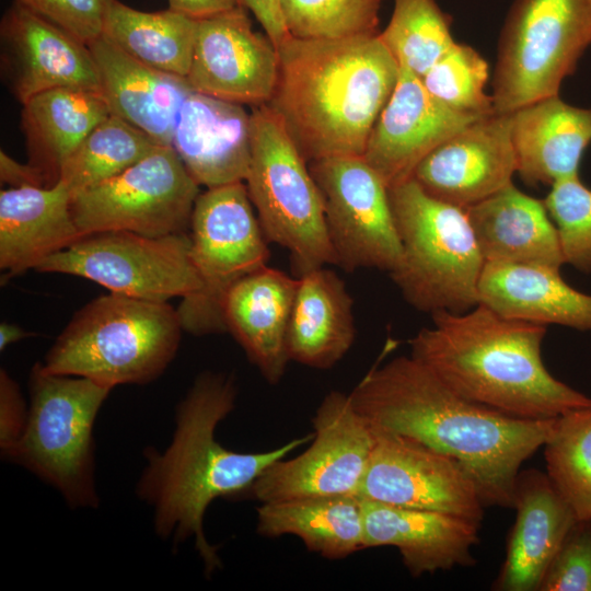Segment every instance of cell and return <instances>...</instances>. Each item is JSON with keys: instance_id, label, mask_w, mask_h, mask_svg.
<instances>
[{"instance_id": "6da1fadb", "label": "cell", "mask_w": 591, "mask_h": 591, "mask_svg": "<svg viewBox=\"0 0 591 591\" xmlns=\"http://www.w3.org/2000/svg\"><path fill=\"white\" fill-rule=\"evenodd\" d=\"M373 428L454 459L485 507L513 508L522 464L544 445L555 419L511 417L456 394L412 356L371 369L349 393Z\"/></svg>"}, {"instance_id": "7a4b0ae2", "label": "cell", "mask_w": 591, "mask_h": 591, "mask_svg": "<svg viewBox=\"0 0 591 591\" xmlns=\"http://www.w3.org/2000/svg\"><path fill=\"white\" fill-rule=\"evenodd\" d=\"M236 396L232 375L200 373L176 407L171 443L163 452L144 450L147 465L136 487L153 509L155 533L174 544L193 538L207 576L222 567L218 548L204 531L209 505L247 491L267 467L313 437L294 438L265 452L228 450L216 439V430L235 408Z\"/></svg>"}, {"instance_id": "3957f363", "label": "cell", "mask_w": 591, "mask_h": 591, "mask_svg": "<svg viewBox=\"0 0 591 591\" xmlns=\"http://www.w3.org/2000/svg\"><path fill=\"white\" fill-rule=\"evenodd\" d=\"M410 340V356L462 397L529 420L557 418L591 398L546 369V325L503 316L478 303L431 314Z\"/></svg>"}, {"instance_id": "277c9868", "label": "cell", "mask_w": 591, "mask_h": 591, "mask_svg": "<svg viewBox=\"0 0 591 591\" xmlns=\"http://www.w3.org/2000/svg\"><path fill=\"white\" fill-rule=\"evenodd\" d=\"M277 49L279 76L267 106L304 159L362 155L399 76L379 36H289Z\"/></svg>"}, {"instance_id": "5b68a950", "label": "cell", "mask_w": 591, "mask_h": 591, "mask_svg": "<svg viewBox=\"0 0 591 591\" xmlns=\"http://www.w3.org/2000/svg\"><path fill=\"white\" fill-rule=\"evenodd\" d=\"M183 332L176 309L167 302L109 292L73 314L42 364L51 373L111 389L147 384L171 364Z\"/></svg>"}, {"instance_id": "8992f818", "label": "cell", "mask_w": 591, "mask_h": 591, "mask_svg": "<svg viewBox=\"0 0 591 591\" xmlns=\"http://www.w3.org/2000/svg\"><path fill=\"white\" fill-rule=\"evenodd\" d=\"M402 245L390 273L403 298L425 313H462L479 303L485 260L465 209L428 195L413 178L389 188Z\"/></svg>"}, {"instance_id": "52a82bcc", "label": "cell", "mask_w": 591, "mask_h": 591, "mask_svg": "<svg viewBox=\"0 0 591 591\" xmlns=\"http://www.w3.org/2000/svg\"><path fill=\"white\" fill-rule=\"evenodd\" d=\"M112 390L35 363L26 426L8 460L56 488L71 508H96L93 428Z\"/></svg>"}, {"instance_id": "ba28073f", "label": "cell", "mask_w": 591, "mask_h": 591, "mask_svg": "<svg viewBox=\"0 0 591 591\" xmlns=\"http://www.w3.org/2000/svg\"><path fill=\"white\" fill-rule=\"evenodd\" d=\"M251 108V162L244 183L265 237L289 252L297 277L336 265L309 162L267 105Z\"/></svg>"}, {"instance_id": "9c48e42d", "label": "cell", "mask_w": 591, "mask_h": 591, "mask_svg": "<svg viewBox=\"0 0 591 591\" xmlns=\"http://www.w3.org/2000/svg\"><path fill=\"white\" fill-rule=\"evenodd\" d=\"M190 257L199 288L176 309L195 336L228 332L223 303L231 288L267 266L269 250L244 182L200 193L190 219Z\"/></svg>"}, {"instance_id": "30bf717a", "label": "cell", "mask_w": 591, "mask_h": 591, "mask_svg": "<svg viewBox=\"0 0 591 591\" xmlns=\"http://www.w3.org/2000/svg\"><path fill=\"white\" fill-rule=\"evenodd\" d=\"M590 44L589 0H514L498 45L495 113L557 95Z\"/></svg>"}, {"instance_id": "8fae6325", "label": "cell", "mask_w": 591, "mask_h": 591, "mask_svg": "<svg viewBox=\"0 0 591 591\" xmlns=\"http://www.w3.org/2000/svg\"><path fill=\"white\" fill-rule=\"evenodd\" d=\"M200 185L171 146L159 144L120 174L72 196L81 235L128 231L147 236L187 232Z\"/></svg>"}, {"instance_id": "7c38bea8", "label": "cell", "mask_w": 591, "mask_h": 591, "mask_svg": "<svg viewBox=\"0 0 591 591\" xmlns=\"http://www.w3.org/2000/svg\"><path fill=\"white\" fill-rule=\"evenodd\" d=\"M35 270L82 277L109 292L154 302L184 298L199 288L187 232L165 236L128 231L86 234Z\"/></svg>"}, {"instance_id": "4fadbf2b", "label": "cell", "mask_w": 591, "mask_h": 591, "mask_svg": "<svg viewBox=\"0 0 591 591\" xmlns=\"http://www.w3.org/2000/svg\"><path fill=\"white\" fill-rule=\"evenodd\" d=\"M321 193L336 266L392 273L402 258L389 187L362 155L309 162Z\"/></svg>"}, {"instance_id": "5bb4252c", "label": "cell", "mask_w": 591, "mask_h": 591, "mask_svg": "<svg viewBox=\"0 0 591 591\" xmlns=\"http://www.w3.org/2000/svg\"><path fill=\"white\" fill-rule=\"evenodd\" d=\"M312 444L292 459L276 461L247 493L263 502L357 495L367 471L374 432L349 394L329 392L312 418Z\"/></svg>"}, {"instance_id": "9a60e30c", "label": "cell", "mask_w": 591, "mask_h": 591, "mask_svg": "<svg viewBox=\"0 0 591 591\" xmlns=\"http://www.w3.org/2000/svg\"><path fill=\"white\" fill-rule=\"evenodd\" d=\"M373 432V449L358 497L445 512L482 524L486 507L478 488L454 459L410 438L378 429Z\"/></svg>"}, {"instance_id": "2e32d148", "label": "cell", "mask_w": 591, "mask_h": 591, "mask_svg": "<svg viewBox=\"0 0 591 591\" xmlns=\"http://www.w3.org/2000/svg\"><path fill=\"white\" fill-rule=\"evenodd\" d=\"M278 76V49L253 28L245 8L198 20L186 76L194 91L257 107L270 102Z\"/></svg>"}, {"instance_id": "e0dca14e", "label": "cell", "mask_w": 591, "mask_h": 591, "mask_svg": "<svg viewBox=\"0 0 591 591\" xmlns=\"http://www.w3.org/2000/svg\"><path fill=\"white\" fill-rule=\"evenodd\" d=\"M512 113L479 118L434 148L412 178L430 196L466 209L512 183Z\"/></svg>"}, {"instance_id": "ac0fdd59", "label": "cell", "mask_w": 591, "mask_h": 591, "mask_svg": "<svg viewBox=\"0 0 591 591\" xmlns=\"http://www.w3.org/2000/svg\"><path fill=\"white\" fill-rule=\"evenodd\" d=\"M0 42L2 73L21 104L58 88L100 91L90 47L16 0L2 15Z\"/></svg>"}, {"instance_id": "d6986e66", "label": "cell", "mask_w": 591, "mask_h": 591, "mask_svg": "<svg viewBox=\"0 0 591 591\" xmlns=\"http://www.w3.org/2000/svg\"><path fill=\"white\" fill-rule=\"evenodd\" d=\"M479 118L445 106L427 91L420 78L399 68L362 157L390 188L412 178L434 148Z\"/></svg>"}, {"instance_id": "ffe728a7", "label": "cell", "mask_w": 591, "mask_h": 591, "mask_svg": "<svg viewBox=\"0 0 591 591\" xmlns=\"http://www.w3.org/2000/svg\"><path fill=\"white\" fill-rule=\"evenodd\" d=\"M364 548L393 546L413 577L473 566L480 525L462 517L363 500Z\"/></svg>"}, {"instance_id": "44dd1931", "label": "cell", "mask_w": 591, "mask_h": 591, "mask_svg": "<svg viewBox=\"0 0 591 591\" xmlns=\"http://www.w3.org/2000/svg\"><path fill=\"white\" fill-rule=\"evenodd\" d=\"M251 112L193 91L184 101L170 146L206 188L245 182L251 162Z\"/></svg>"}, {"instance_id": "7402d4cb", "label": "cell", "mask_w": 591, "mask_h": 591, "mask_svg": "<svg viewBox=\"0 0 591 591\" xmlns=\"http://www.w3.org/2000/svg\"><path fill=\"white\" fill-rule=\"evenodd\" d=\"M517 511L506 557L493 589L538 591L565 536L578 520L546 473L520 471L513 494Z\"/></svg>"}, {"instance_id": "603a6c76", "label": "cell", "mask_w": 591, "mask_h": 591, "mask_svg": "<svg viewBox=\"0 0 591 591\" xmlns=\"http://www.w3.org/2000/svg\"><path fill=\"white\" fill-rule=\"evenodd\" d=\"M88 46L111 115L170 146L179 109L194 91L186 78L137 60L103 35Z\"/></svg>"}, {"instance_id": "cb8c5ba5", "label": "cell", "mask_w": 591, "mask_h": 591, "mask_svg": "<svg viewBox=\"0 0 591 591\" xmlns=\"http://www.w3.org/2000/svg\"><path fill=\"white\" fill-rule=\"evenodd\" d=\"M298 278L265 266L236 282L225 297L227 331L264 379L278 384L290 361L287 332Z\"/></svg>"}, {"instance_id": "d4e9b609", "label": "cell", "mask_w": 591, "mask_h": 591, "mask_svg": "<svg viewBox=\"0 0 591 591\" xmlns=\"http://www.w3.org/2000/svg\"><path fill=\"white\" fill-rule=\"evenodd\" d=\"M72 194L60 182L50 187L0 192V268L9 276L36 269L82 235L71 211Z\"/></svg>"}, {"instance_id": "484cf974", "label": "cell", "mask_w": 591, "mask_h": 591, "mask_svg": "<svg viewBox=\"0 0 591 591\" xmlns=\"http://www.w3.org/2000/svg\"><path fill=\"white\" fill-rule=\"evenodd\" d=\"M517 173L530 184L554 183L579 175L583 152L591 143V108L552 95L512 113Z\"/></svg>"}, {"instance_id": "4316f807", "label": "cell", "mask_w": 591, "mask_h": 591, "mask_svg": "<svg viewBox=\"0 0 591 591\" xmlns=\"http://www.w3.org/2000/svg\"><path fill=\"white\" fill-rule=\"evenodd\" d=\"M485 263L565 264L554 222L544 201L512 183L465 209Z\"/></svg>"}, {"instance_id": "83f0119b", "label": "cell", "mask_w": 591, "mask_h": 591, "mask_svg": "<svg viewBox=\"0 0 591 591\" xmlns=\"http://www.w3.org/2000/svg\"><path fill=\"white\" fill-rule=\"evenodd\" d=\"M297 278L287 332L289 359L314 369H331L355 341L352 298L345 282L325 266Z\"/></svg>"}, {"instance_id": "f1b7e54d", "label": "cell", "mask_w": 591, "mask_h": 591, "mask_svg": "<svg viewBox=\"0 0 591 591\" xmlns=\"http://www.w3.org/2000/svg\"><path fill=\"white\" fill-rule=\"evenodd\" d=\"M559 270L485 263L478 286L479 303L507 317L591 331V294L569 286Z\"/></svg>"}, {"instance_id": "f546056e", "label": "cell", "mask_w": 591, "mask_h": 591, "mask_svg": "<svg viewBox=\"0 0 591 591\" xmlns=\"http://www.w3.org/2000/svg\"><path fill=\"white\" fill-rule=\"evenodd\" d=\"M109 115L97 90L58 88L38 93L22 104L21 128L27 162L42 174L47 187L58 183L71 154Z\"/></svg>"}, {"instance_id": "4dcf8cb0", "label": "cell", "mask_w": 591, "mask_h": 591, "mask_svg": "<svg viewBox=\"0 0 591 591\" xmlns=\"http://www.w3.org/2000/svg\"><path fill=\"white\" fill-rule=\"evenodd\" d=\"M257 532L266 537L296 535L309 551L343 559L364 548L362 499L335 495L263 502Z\"/></svg>"}, {"instance_id": "1f68e13d", "label": "cell", "mask_w": 591, "mask_h": 591, "mask_svg": "<svg viewBox=\"0 0 591 591\" xmlns=\"http://www.w3.org/2000/svg\"><path fill=\"white\" fill-rule=\"evenodd\" d=\"M198 20L166 9L147 12L113 0L103 36L137 60L186 78L194 51Z\"/></svg>"}, {"instance_id": "d6a6232c", "label": "cell", "mask_w": 591, "mask_h": 591, "mask_svg": "<svg viewBox=\"0 0 591 591\" xmlns=\"http://www.w3.org/2000/svg\"><path fill=\"white\" fill-rule=\"evenodd\" d=\"M158 146L159 143L142 130L109 115L71 154L58 182L73 196L120 174Z\"/></svg>"}, {"instance_id": "836d02e7", "label": "cell", "mask_w": 591, "mask_h": 591, "mask_svg": "<svg viewBox=\"0 0 591 591\" xmlns=\"http://www.w3.org/2000/svg\"><path fill=\"white\" fill-rule=\"evenodd\" d=\"M543 448L555 489L578 520H591V404L557 417Z\"/></svg>"}, {"instance_id": "e575fe53", "label": "cell", "mask_w": 591, "mask_h": 591, "mask_svg": "<svg viewBox=\"0 0 591 591\" xmlns=\"http://www.w3.org/2000/svg\"><path fill=\"white\" fill-rule=\"evenodd\" d=\"M380 40L399 68L421 78L454 44L451 20L436 0H393Z\"/></svg>"}, {"instance_id": "d590c367", "label": "cell", "mask_w": 591, "mask_h": 591, "mask_svg": "<svg viewBox=\"0 0 591 591\" xmlns=\"http://www.w3.org/2000/svg\"><path fill=\"white\" fill-rule=\"evenodd\" d=\"M381 0H280L286 28L302 39L378 35Z\"/></svg>"}, {"instance_id": "8d00e7d4", "label": "cell", "mask_w": 591, "mask_h": 591, "mask_svg": "<svg viewBox=\"0 0 591 591\" xmlns=\"http://www.w3.org/2000/svg\"><path fill=\"white\" fill-rule=\"evenodd\" d=\"M488 65L471 46L455 44L420 78L427 91L453 111L485 117L495 114L486 94Z\"/></svg>"}, {"instance_id": "74e56055", "label": "cell", "mask_w": 591, "mask_h": 591, "mask_svg": "<svg viewBox=\"0 0 591 591\" xmlns=\"http://www.w3.org/2000/svg\"><path fill=\"white\" fill-rule=\"evenodd\" d=\"M543 201L556 227L565 264L591 273V189L577 175L554 183Z\"/></svg>"}, {"instance_id": "f35d334b", "label": "cell", "mask_w": 591, "mask_h": 591, "mask_svg": "<svg viewBox=\"0 0 591 591\" xmlns=\"http://www.w3.org/2000/svg\"><path fill=\"white\" fill-rule=\"evenodd\" d=\"M538 591H591V520L573 523Z\"/></svg>"}, {"instance_id": "ab89813d", "label": "cell", "mask_w": 591, "mask_h": 591, "mask_svg": "<svg viewBox=\"0 0 591 591\" xmlns=\"http://www.w3.org/2000/svg\"><path fill=\"white\" fill-rule=\"evenodd\" d=\"M90 45L103 35L113 0H16Z\"/></svg>"}, {"instance_id": "60d3db41", "label": "cell", "mask_w": 591, "mask_h": 591, "mask_svg": "<svg viewBox=\"0 0 591 591\" xmlns=\"http://www.w3.org/2000/svg\"><path fill=\"white\" fill-rule=\"evenodd\" d=\"M28 407L20 386L3 368L0 370V449L8 460L26 426Z\"/></svg>"}, {"instance_id": "b9f144b4", "label": "cell", "mask_w": 591, "mask_h": 591, "mask_svg": "<svg viewBox=\"0 0 591 591\" xmlns=\"http://www.w3.org/2000/svg\"><path fill=\"white\" fill-rule=\"evenodd\" d=\"M241 2L253 13L276 47L290 36L283 22L280 0H241Z\"/></svg>"}, {"instance_id": "7bdbcfd3", "label": "cell", "mask_w": 591, "mask_h": 591, "mask_svg": "<svg viewBox=\"0 0 591 591\" xmlns=\"http://www.w3.org/2000/svg\"><path fill=\"white\" fill-rule=\"evenodd\" d=\"M0 179L11 187H47L42 174L28 162L22 164L4 151H0Z\"/></svg>"}, {"instance_id": "ee69618b", "label": "cell", "mask_w": 591, "mask_h": 591, "mask_svg": "<svg viewBox=\"0 0 591 591\" xmlns=\"http://www.w3.org/2000/svg\"><path fill=\"white\" fill-rule=\"evenodd\" d=\"M167 2L169 9L195 20L211 18L243 7L241 0H167Z\"/></svg>"}, {"instance_id": "f6af8a7d", "label": "cell", "mask_w": 591, "mask_h": 591, "mask_svg": "<svg viewBox=\"0 0 591 591\" xmlns=\"http://www.w3.org/2000/svg\"><path fill=\"white\" fill-rule=\"evenodd\" d=\"M32 335L33 334L31 332H27L15 324L3 321L0 324V350L3 351L8 346Z\"/></svg>"}, {"instance_id": "bcb514c9", "label": "cell", "mask_w": 591, "mask_h": 591, "mask_svg": "<svg viewBox=\"0 0 591 591\" xmlns=\"http://www.w3.org/2000/svg\"><path fill=\"white\" fill-rule=\"evenodd\" d=\"M589 1H590V5H591V0H589Z\"/></svg>"}]
</instances>
